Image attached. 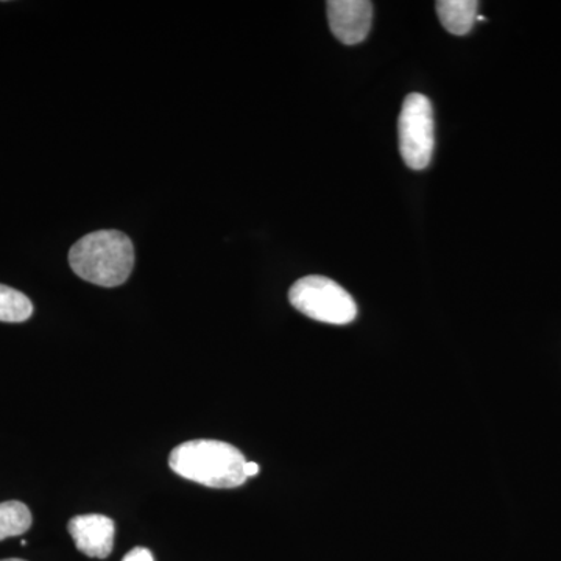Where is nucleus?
I'll return each instance as SVG.
<instances>
[{
    "mask_svg": "<svg viewBox=\"0 0 561 561\" xmlns=\"http://www.w3.org/2000/svg\"><path fill=\"white\" fill-rule=\"evenodd\" d=\"M69 264L73 273L88 283L117 287L130 278L135 267V247L124 232L94 231L73 243Z\"/></svg>",
    "mask_w": 561,
    "mask_h": 561,
    "instance_id": "f257e3e1",
    "label": "nucleus"
},
{
    "mask_svg": "<svg viewBox=\"0 0 561 561\" xmlns=\"http://www.w3.org/2000/svg\"><path fill=\"white\" fill-rule=\"evenodd\" d=\"M245 457L230 443L192 440L181 443L171 453L172 471L209 489H236L247 481Z\"/></svg>",
    "mask_w": 561,
    "mask_h": 561,
    "instance_id": "f03ea898",
    "label": "nucleus"
},
{
    "mask_svg": "<svg viewBox=\"0 0 561 561\" xmlns=\"http://www.w3.org/2000/svg\"><path fill=\"white\" fill-rule=\"evenodd\" d=\"M290 305L309 319L328 324H348L357 317V305L341 284L324 276L298 279L289 291Z\"/></svg>",
    "mask_w": 561,
    "mask_h": 561,
    "instance_id": "7ed1b4c3",
    "label": "nucleus"
},
{
    "mask_svg": "<svg viewBox=\"0 0 561 561\" xmlns=\"http://www.w3.org/2000/svg\"><path fill=\"white\" fill-rule=\"evenodd\" d=\"M398 136L402 160L413 171L431 164L435 147V122L432 103L426 95L413 92L402 103Z\"/></svg>",
    "mask_w": 561,
    "mask_h": 561,
    "instance_id": "20e7f679",
    "label": "nucleus"
},
{
    "mask_svg": "<svg viewBox=\"0 0 561 561\" xmlns=\"http://www.w3.org/2000/svg\"><path fill=\"white\" fill-rule=\"evenodd\" d=\"M328 21L332 35L346 46L367 38L373 22V3L368 0H330Z\"/></svg>",
    "mask_w": 561,
    "mask_h": 561,
    "instance_id": "39448f33",
    "label": "nucleus"
},
{
    "mask_svg": "<svg viewBox=\"0 0 561 561\" xmlns=\"http://www.w3.org/2000/svg\"><path fill=\"white\" fill-rule=\"evenodd\" d=\"M68 529L77 549L84 556L106 559L113 552L114 523L108 516H76L70 519Z\"/></svg>",
    "mask_w": 561,
    "mask_h": 561,
    "instance_id": "423d86ee",
    "label": "nucleus"
},
{
    "mask_svg": "<svg viewBox=\"0 0 561 561\" xmlns=\"http://www.w3.org/2000/svg\"><path fill=\"white\" fill-rule=\"evenodd\" d=\"M443 27L457 36L467 35L478 21L479 2L476 0H438L435 3Z\"/></svg>",
    "mask_w": 561,
    "mask_h": 561,
    "instance_id": "0eeeda50",
    "label": "nucleus"
},
{
    "mask_svg": "<svg viewBox=\"0 0 561 561\" xmlns=\"http://www.w3.org/2000/svg\"><path fill=\"white\" fill-rule=\"evenodd\" d=\"M32 527V513L20 501L0 504V541L10 537H20Z\"/></svg>",
    "mask_w": 561,
    "mask_h": 561,
    "instance_id": "6e6552de",
    "label": "nucleus"
},
{
    "mask_svg": "<svg viewBox=\"0 0 561 561\" xmlns=\"http://www.w3.org/2000/svg\"><path fill=\"white\" fill-rule=\"evenodd\" d=\"M33 305L22 291L0 284V321L22 323L31 319Z\"/></svg>",
    "mask_w": 561,
    "mask_h": 561,
    "instance_id": "1a4fd4ad",
    "label": "nucleus"
},
{
    "mask_svg": "<svg viewBox=\"0 0 561 561\" xmlns=\"http://www.w3.org/2000/svg\"><path fill=\"white\" fill-rule=\"evenodd\" d=\"M122 561H154L153 556L149 549L146 548H135L133 551L128 552L127 556L124 557Z\"/></svg>",
    "mask_w": 561,
    "mask_h": 561,
    "instance_id": "9d476101",
    "label": "nucleus"
},
{
    "mask_svg": "<svg viewBox=\"0 0 561 561\" xmlns=\"http://www.w3.org/2000/svg\"><path fill=\"white\" fill-rule=\"evenodd\" d=\"M243 472H245L247 479L253 478V476H256L257 472H260V465L254 463V461H247Z\"/></svg>",
    "mask_w": 561,
    "mask_h": 561,
    "instance_id": "9b49d317",
    "label": "nucleus"
},
{
    "mask_svg": "<svg viewBox=\"0 0 561 561\" xmlns=\"http://www.w3.org/2000/svg\"><path fill=\"white\" fill-rule=\"evenodd\" d=\"M0 561H25V560H21V559H9V560H0Z\"/></svg>",
    "mask_w": 561,
    "mask_h": 561,
    "instance_id": "f8f14e48",
    "label": "nucleus"
}]
</instances>
